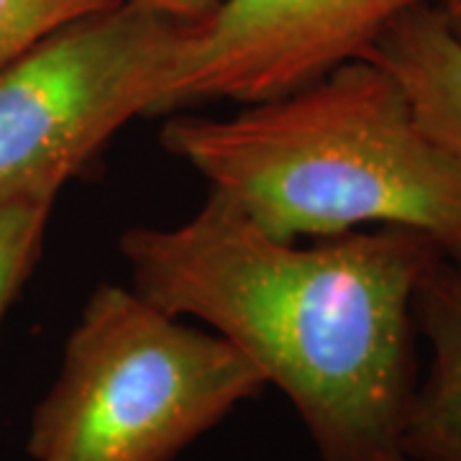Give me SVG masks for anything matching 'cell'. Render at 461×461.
Wrapping results in <instances>:
<instances>
[{"instance_id": "6da1fadb", "label": "cell", "mask_w": 461, "mask_h": 461, "mask_svg": "<svg viewBox=\"0 0 461 461\" xmlns=\"http://www.w3.org/2000/svg\"><path fill=\"white\" fill-rule=\"evenodd\" d=\"M133 290L198 318L295 405L321 461H393L418 384V285L444 247L377 226L295 247L211 193L172 229L121 236Z\"/></svg>"}, {"instance_id": "7a4b0ae2", "label": "cell", "mask_w": 461, "mask_h": 461, "mask_svg": "<svg viewBox=\"0 0 461 461\" xmlns=\"http://www.w3.org/2000/svg\"><path fill=\"white\" fill-rule=\"evenodd\" d=\"M162 147L280 241L405 226L461 262V165L372 59L344 62L230 118L175 115Z\"/></svg>"}, {"instance_id": "3957f363", "label": "cell", "mask_w": 461, "mask_h": 461, "mask_svg": "<svg viewBox=\"0 0 461 461\" xmlns=\"http://www.w3.org/2000/svg\"><path fill=\"white\" fill-rule=\"evenodd\" d=\"M262 372L121 285L90 295L32 415L33 461H172L244 400Z\"/></svg>"}, {"instance_id": "277c9868", "label": "cell", "mask_w": 461, "mask_h": 461, "mask_svg": "<svg viewBox=\"0 0 461 461\" xmlns=\"http://www.w3.org/2000/svg\"><path fill=\"white\" fill-rule=\"evenodd\" d=\"M187 26L118 0L0 67V205L54 200L123 123L162 113Z\"/></svg>"}, {"instance_id": "5b68a950", "label": "cell", "mask_w": 461, "mask_h": 461, "mask_svg": "<svg viewBox=\"0 0 461 461\" xmlns=\"http://www.w3.org/2000/svg\"><path fill=\"white\" fill-rule=\"evenodd\" d=\"M436 0H218L185 29L162 113L203 100L262 103L364 59L397 16Z\"/></svg>"}, {"instance_id": "8992f818", "label": "cell", "mask_w": 461, "mask_h": 461, "mask_svg": "<svg viewBox=\"0 0 461 461\" xmlns=\"http://www.w3.org/2000/svg\"><path fill=\"white\" fill-rule=\"evenodd\" d=\"M412 313L430 362L412 393L402 454L415 461H461V272L448 257L420 280Z\"/></svg>"}, {"instance_id": "52a82bcc", "label": "cell", "mask_w": 461, "mask_h": 461, "mask_svg": "<svg viewBox=\"0 0 461 461\" xmlns=\"http://www.w3.org/2000/svg\"><path fill=\"white\" fill-rule=\"evenodd\" d=\"M364 59L384 67L408 95L420 129L461 165V41L436 3L397 16ZM461 272V262L456 264Z\"/></svg>"}, {"instance_id": "ba28073f", "label": "cell", "mask_w": 461, "mask_h": 461, "mask_svg": "<svg viewBox=\"0 0 461 461\" xmlns=\"http://www.w3.org/2000/svg\"><path fill=\"white\" fill-rule=\"evenodd\" d=\"M54 200H14L0 205V321L32 275L44 244Z\"/></svg>"}, {"instance_id": "9c48e42d", "label": "cell", "mask_w": 461, "mask_h": 461, "mask_svg": "<svg viewBox=\"0 0 461 461\" xmlns=\"http://www.w3.org/2000/svg\"><path fill=\"white\" fill-rule=\"evenodd\" d=\"M118 0H0V67L75 18Z\"/></svg>"}, {"instance_id": "30bf717a", "label": "cell", "mask_w": 461, "mask_h": 461, "mask_svg": "<svg viewBox=\"0 0 461 461\" xmlns=\"http://www.w3.org/2000/svg\"><path fill=\"white\" fill-rule=\"evenodd\" d=\"M126 3H136L144 5L149 11H157L162 16L175 18L180 23H200L205 16H211L218 0H126Z\"/></svg>"}, {"instance_id": "8fae6325", "label": "cell", "mask_w": 461, "mask_h": 461, "mask_svg": "<svg viewBox=\"0 0 461 461\" xmlns=\"http://www.w3.org/2000/svg\"><path fill=\"white\" fill-rule=\"evenodd\" d=\"M436 5L441 8L448 29H451L454 36L461 41V0H436Z\"/></svg>"}, {"instance_id": "7c38bea8", "label": "cell", "mask_w": 461, "mask_h": 461, "mask_svg": "<svg viewBox=\"0 0 461 461\" xmlns=\"http://www.w3.org/2000/svg\"><path fill=\"white\" fill-rule=\"evenodd\" d=\"M393 461H415V459H411V456H405V454H400V456H395V459Z\"/></svg>"}]
</instances>
